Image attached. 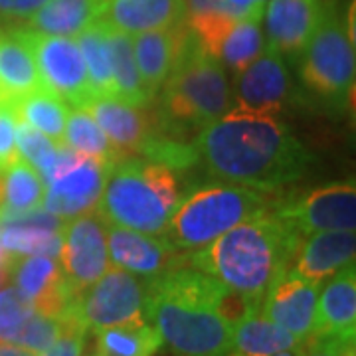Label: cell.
<instances>
[{"mask_svg":"<svg viewBox=\"0 0 356 356\" xmlns=\"http://www.w3.org/2000/svg\"><path fill=\"white\" fill-rule=\"evenodd\" d=\"M22 30L38 65L42 86L72 107H86L93 99V91L76 38L40 34L26 26Z\"/></svg>","mask_w":356,"mask_h":356,"instance_id":"9","label":"cell"},{"mask_svg":"<svg viewBox=\"0 0 356 356\" xmlns=\"http://www.w3.org/2000/svg\"><path fill=\"white\" fill-rule=\"evenodd\" d=\"M107 0H48L22 26L40 34L76 38L89 24L102 20Z\"/></svg>","mask_w":356,"mask_h":356,"instance_id":"23","label":"cell"},{"mask_svg":"<svg viewBox=\"0 0 356 356\" xmlns=\"http://www.w3.org/2000/svg\"><path fill=\"white\" fill-rule=\"evenodd\" d=\"M303 343L295 334L285 331L277 323L269 321L259 311L245 317L234 327L232 350L243 356H267Z\"/></svg>","mask_w":356,"mask_h":356,"instance_id":"27","label":"cell"},{"mask_svg":"<svg viewBox=\"0 0 356 356\" xmlns=\"http://www.w3.org/2000/svg\"><path fill=\"white\" fill-rule=\"evenodd\" d=\"M2 299H4V289H0V303H2Z\"/></svg>","mask_w":356,"mask_h":356,"instance_id":"44","label":"cell"},{"mask_svg":"<svg viewBox=\"0 0 356 356\" xmlns=\"http://www.w3.org/2000/svg\"><path fill=\"white\" fill-rule=\"evenodd\" d=\"M16 129L18 117L13 105H0V172L8 170L20 161L18 145H16Z\"/></svg>","mask_w":356,"mask_h":356,"instance_id":"35","label":"cell"},{"mask_svg":"<svg viewBox=\"0 0 356 356\" xmlns=\"http://www.w3.org/2000/svg\"><path fill=\"white\" fill-rule=\"evenodd\" d=\"M178 202L170 166L121 154L107 172L95 212L105 224L159 236L166 232Z\"/></svg>","mask_w":356,"mask_h":356,"instance_id":"4","label":"cell"},{"mask_svg":"<svg viewBox=\"0 0 356 356\" xmlns=\"http://www.w3.org/2000/svg\"><path fill=\"white\" fill-rule=\"evenodd\" d=\"M318 337L355 341L356 334V271L355 264L343 267L321 285L315 331Z\"/></svg>","mask_w":356,"mask_h":356,"instance_id":"19","label":"cell"},{"mask_svg":"<svg viewBox=\"0 0 356 356\" xmlns=\"http://www.w3.org/2000/svg\"><path fill=\"white\" fill-rule=\"evenodd\" d=\"M48 0H0V24H24Z\"/></svg>","mask_w":356,"mask_h":356,"instance_id":"38","label":"cell"},{"mask_svg":"<svg viewBox=\"0 0 356 356\" xmlns=\"http://www.w3.org/2000/svg\"><path fill=\"white\" fill-rule=\"evenodd\" d=\"M16 145H18L20 159L32 166L34 170H38L44 182H48L54 172L58 151L62 145L54 143L50 137L42 135L40 131L26 125L20 119H18V129H16Z\"/></svg>","mask_w":356,"mask_h":356,"instance_id":"32","label":"cell"},{"mask_svg":"<svg viewBox=\"0 0 356 356\" xmlns=\"http://www.w3.org/2000/svg\"><path fill=\"white\" fill-rule=\"evenodd\" d=\"M271 208L267 192L240 184H212L180 200L165 236L182 252L206 248L222 234Z\"/></svg>","mask_w":356,"mask_h":356,"instance_id":"6","label":"cell"},{"mask_svg":"<svg viewBox=\"0 0 356 356\" xmlns=\"http://www.w3.org/2000/svg\"><path fill=\"white\" fill-rule=\"evenodd\" d=\"M10 259H13V255L8 254V252L2 248V243H0V289H4V287L10 283V277H8Z\"/></svg>","mask_w":356,"mask_h":356,"instance_id":"41","label":"cell"},{"mask_svg":"<svg viewBox=\"0 0 356 356\" xmlns=\"http://www.w3.org/2000/svg\"><path fill=\"white\" fill-rule=\"evenodd\" d=\"M83 109L99 123L121 154L143 153L145 145L154 137L151 121L139 113V107L117 97H93Z\"/></svg>","mask_w":356,"mask_h":356,"instance_id":"21","label":"cell"},{"mask_svg":"<svg viewBox=\"0 0 356 356\" xmlns=\"http://www.w3.org/2000/svg\"><path fill=\"white\" fill-rule=\"evenodd\" d=\"M64 145L76 153L93 156V159H103V161H117L121 156L109 137L103 133L99 123L83 107L70 109L67 123H65Z\"/></svg>","mask_w":356,"mask_h":356,"instance_id":"31","label":"cell"},{"mask_svg":"<svg viewBox=\"0 0 356 356\" xmlns=\"http://www.w3.org/2000/svg\"><path fill=\"white\" fill-rule=\"evenodd\" d=\"M105 234L109 264L143 280H154L186 261L182 250L165 234H143L111 224H105Z\"/></svg>","mask_w":356,"mask_h":356,"instance_id":"13","label":"cell"},{"mask_svg":"<svg viewBox=\"0 0 356 356\" xmlns=\"http://www.w3.org/2000/svg\"><path fill=\"white\" fill-rule=\"evenodd\" d=\"M194 147L212 177L267 194L305 177L315 161L277 115L240 109L204 125Z\"/></svg>","mask_w":356,"mask_h":356,"instance_id":"1","label":"cell"},{"mask_svg":"<svg viewBox=\"0 0 356 356\" xmlns=\"http://www.w3.org/2000/svg\"><path fill=\"white\" fill-rule=\"evenodd\" d=\"M232 14L236 18H254L261 20L264 18V4H259L257 0H226Z\"/></svg>","mask_w":356,"mask_h":356,"instance_id":"40","label":"cell"},{"mask_svg":"<svg viewBox=\"0 0 356 356\" xmlns=\"http://www.w3.org/2000/svg\"><path fill=\"white\" fill-rule=\"evenodd\" d=\"M99 353L105 356H154L163 339L153 323L119 325L95 331Z\"/></svg>","mask_w":356,"mask_h":356,"instance_id":"30","label":"cell"},{"mask_svg":"<svg viewBox=\"0 0 356 356\" xmlns=\"http://www.w3.org/2000/svg\"><path fill=\"white\" fill-rule=\"evenodd\" d=\"M107 42L111 54V74L117 99L133 107H145L151 103V95L140 81L135 54H133V36L107 24Z\"/></svg>","mask_w":356,"mask_h":356,"instance_id":"25","label":"cell"},{"mask_svg":"<svg viewBox=\"0 0 356 356\" xmlns=\"http://www.w3.org/2000/svg\"><path fill=\"white\" fill-rule=\"evenodd\" d=\"M14 113L26 125L40 131L42 135L50 137L54 143L64 145L65 123L70 115V105L51 93L50 89L42 88L28 93L20 102L13 105Z\"/></svg>","mask_w":356,"mask_h":356,"instance_id":"28","label":"cell"},{"mask_svg":"<svg viewBox=\"0 0 356 356\" xmlns=\"http://www.w3.org/2000/svg\"><path fill=\"white\" fill-rule=\"evenodd\" d=\"M161 91L163 115L180 127L202 129L232 105L226 67L204 50L191 30Z\"/></svg>","mask_w":356,"mask_h":356,"instance_id":"5","label":"cell"},{"mask_svg":"<svg viewBox=\"0 0 356 356\" xmlns=\"http://www.w3.org/2000/svg\"><path fill=\"white\" fill-rule=\"evenodd\" d=\"M62 331H64V318L48 317V315L32 311L30 317L24 321L14 344H18L20 348H24L32 355L40 356L58 341Z\"/></svg>","mask_w":356,"mask_h":356,"instance_id":"33","label":"cell"},{"mask_svg":"<svg viewBox=\"0 0 356 356\" xmlns=\"http://www.w3.org/2000/svg\"><path fill=\"white\" fill-rule=\"evenodd\" d=\"M257 311V301L192 266L149 280V321L175 356H226L234 327Z\"/></svg>","mask_w":356,"mask_h":356,"instance_id":"2","label":"cell"},{"mask_svg":"<svg viewBox=\"0 0 356 356\" xmlns=\"http://www.w3.org/2000/svg\"><path fill=\"white\" fill-rule=\"evenodd\" d=\"M275 214L301 238L325 229H356V184L337 182L280 204Z\"/></svg>","mask_w":356,"mask_h":356,"instance_id":"10","label":"cell"},{"mask_svg":"<svg viewBox=\"0 0 356 356\" xmlns=\"http://www.w3.org/2000/svg\"><path fill=\"white\" fill-rule=\"evenodd\" d=\"M60 266L65 281L76 293L83 291L109 269L105 222L99 216L86 214L74 218L62 229Z\"/></svg>","mask_w":356,"mask_h":356,"instance_id":"12","label":"cell"},{"mask_svg":"<svg viewBox=\"0 0 356 356\" xmlns=\"http://www.w3.org/2000/svg\"><path fill=\"white\" fill-rule=\"evenodd\" d=\"M46 182L22 159L0 172V224L42 208Z\"/></svg>","mask_w":356,"mask_h":356,"instance_id":"24","label":"cell"},{"mask_svg":"<svg viewBox=\"0 0 356 356\" xmlns=\"http://www.w3.org/2000/svg\"><path fill=\"white\" fill-rule=\"evenodd\" d=\"M204 14H229V16H234L226 0H184V18L204 16Z\"/></svg>","mask_w":356,"mask_h":356,"instance_id":"39","label":"cell"},{"mask_svg":"<svg viewBox=\"0 0 356 356\" xmlns=\"http://www.w3.org/2000/svg\"><path fill=\"white\" fill-rule=\"evenodd\" d=\"M355 229L315 232L299 243L289 267L305 280L325 283L343 267L355 264Z\"/></svg>","mask_w":356,"mask_h":356,"instance_id":"17","label":"cell"},{"mask_svg":"<svg viewBox=\"0 0 356 356\" xmlns=\"http://www.w3.org/2000/svg\"><path fill=\"white\" fill-rule=\"evenodd\" d=\"M91 356H105V355H102V353H97V355H91Z\"/></svg>","mask_w":356,"mask_h":356,"instance_id":"47","label":"cell"},{"mask_svg":"<svg viewBox=\"0 0 356 356\" xmlns=\"http://www.w3.org/2000/svg\"><path fill=\"white\" fill-rule=\"evenodd\" d=\"M301 353H303V343H299L297 346H291V348H285V350H277V353L267 356H301Z\"/></svg>","mask_w":356,"mask_h":356,"instance_id":"43","label":"cell"},{"mask_svg":"<svg viewBox=\"0 0 356 356\" xmlns=\"http://www.w3.org/2000/svg\"><path fill=\"white\" fill-rule=\"evenodd\" d=\"M356 76L355 32L334 6H325L305 51L299 56V77L309 91L331 103L346 107L353 99Z\"/></svg>","mask_w":356,"mask_h":356,"instance_id":"7","label":"cell"},{"mask_svg":"<svg viewBox=\"0 0 356 356\" xmlns=\"http://www.w3.org/2000/svg\"><path fill=\"white\" fill-rule=\"evenodd\" d=\"M42 88L38 65L22 26L0 28V103L14 105Z\"/></svg>","mask_w":356,"mask_h":356,"instance_id":"18","label":"cell"},{"mask_svg":"<svg viewBox=\"0 0 356 356\" xmlns=\"http://www.w3.org/2000/svg\"><path fill=\"white\" fill-rule=\"evenodd\" d=\"M355 348V341L337 339V337H318L311 334L303 341L301 356H346Z\"/></svg>","mask_w":356,"mask_h":356,"instance_id":"37","label":"cell"},{"mask_svg":"<svg viewBox=\"0 0 356 356\" xmlns=\"http://www.w3.org/2000/svg\"><path fill=\"white\" fill-rule=\"evenodd\" d=\"M0 356H36L32 353H28L24 348H20L18 344L13 343H2L0 341Z\"/></svg>","mask_w":356,"mask_h":356,"instance_id":"42","label":"cell"},{"mask_svg":"<svg viewBox=\"0 0 356 356\" xmlns=\"http://www.w3.org/2000/svg\"><path fill=\"white\" fill-rule=\"evenodd\" d=\"M62 318H74L88 331L149 321V280L111 266L99 280L76 295Z\"/></svg>","mask_w":356,"mask_h":356,"instance_id":"8","label":"cell"},{"mask_svg":"<svg viewBox=\"0 0 356 356\" xmlns=\"http://www.w3.org/2000/svg\"><path fill=\"white\" fill-rule=\"evenodd\" d=\"M79 51L88 70L89 88L93 97H113V74H111V54L107 42V24L95 20L76 36Z\"/></svg>","mask_w":356,"mask_h":356,"instance_id":"29","label":"cell"},{"mask_svg":"<svg viewBox=\"0 0 356 356\" xmlns=\"http://www.w3.org/2000/svg\"><path fill=\"white\" fill-rule=\"evenodd\" d=\"M88 329H83L74 318H64V331L58 341L40 356H81Z\"/></svg>","mask_w":356,"mask_h":356,"instance_id":"36","label":"cell"},{"mask_svg":"<svg viewBox=\"0 0 356 356\" xmlns=\"http://www.w3.org/2000/svg\"><path fill=\"white\" fill-rule=\"evenodd\" d=\"M102 20L125 34H143L184 22V0H107Z\"/></svg>","mask_w":356,"mask_h":356,"instance_id":"22","label":"cell"},{"mask_svg":"<svg viewBox=\"0 0 356 356\" xmlns=\"http://www.w3.org/2000/svg\"><path fill=\"white\" fill-rule=\"evenodd\" d=\"M346 356H356L355 355V348H353V350H348V355H346Z\"/></svg>","mask_w":356,"mask_h":356,"instance_id":"46","label":"cell"},{"mask_svg":"<svg viewBox=\"0 0 356 356\" xmlns=\"http://www.w3.org/2000/svg\"><path fill=\"white\" fill-rule=\"evenodd\" d=\"M257 2H259V4H264V6H266L267 2H269V0H257Z\"/></svg>","mask_w":356,"mask_h":356,"instance_id":"45","label":"cell"},{"mask_svg":"<svg viewBox=\"0 0 356 356\" xmlns=\"http://www.w3.org/2000/svg\"><path fill=\"white\" fill-rule=\"evenodd\" d=\"M234 83L232 109L257 115H280L291 91L283 56L267 44L252 64L236 74Z\"/></svg>","mask_w":356,"mask_h":356,"instance_id":"14","label":"cell"},{"mask_svg":"<svg viewBox=\"0 0 356 356\" xmlns=\"http://www.w3.org/2000/svg\"><path fill=\"white\" fill-rule=\"evenodd\" d=\"M321 285L301 277L289 267L264 293L259 315L305 341L315 331Z\"/></svg>","mask_w":356,"mask_h":356,"instance_id":"15","label":"cell"},{"mask_svg":"<svg viewBox=\"0 0 356 356\" xmlns=\"http://www.w3.org/2000/svg\"><path fill=\"white\" fill-rule=\"evenodd\" d=\"M266 48V36L261 30V20L238 18L218 40L212 56L229 72L240 74L243 67L254 62Z\"/></svg>","mask_w":356,"mask_h":356,"instance_id":"26","label":"cell"},{"mask_svg":"<svg viewBox=\"0 0 356 356\" xmlns=\"http://www.w3.org/2000/svg\"><path fill=\"white\" fill-rule=\"evenodd\" d=\"M321 0H269L264 8L266 44L281 56L299 60L323 20Z\"/></svg>","mask_w":356,"mask_h":356,"instance_id":"16","label":"cell"},{"mask_svg":"<svg viewBox=\"0 0 356 356\" xmlns=\"http://www.w3.org/2000/svg\"><path fill=\"white\" fill-rule=\"evenodd\" d=\"M186 36L188 26L184 22L133 36V54L140 81L151 97H154L163 88Z\"/></svg>","mask_w":356,"mask_h":356,"instance_id":"20","label":"cell"},{"mask_svg":"<svg viewBox=\"0 0 356 356\" xmlns=\"http://www.w3.org/2000/svg\"><path fill=\"white\" fill-rule=\"evenodd\" d=\"M34 309L14 287L4 289V299L0 303V341L13 343L22 329L24 321Z\"/></svg>","mask_w":356,"mask_h":356,"instance_id":"34","label":"cell"},{"mask_svg":"<svg viewBox=\"0 0 356 356\" xmlns=\"http://www.w3.org/2000/svg\"><path fill=\"white\" fill-rule=\"evenodd\" d=\"M0 105H2V103H0Z\"/></svg>","mask_w":356,"mask_h":356,"instance_id":"48","label":"cell"},{"mask_svg":"<svg viewBox=\"0 0 356 356\" xmlns=\"http://www.w3.org/2000/svg\"><path fill=\"white\" fill-rule=\"evenodd\" d=\"M301 242L303 238L269 208L196 250L188 266L261 305L267 287L289 269Z\"/></svg>","mask_w":356,"mask_h":356,"instance_id":"3","label":"cell"},{"mask_svg":"<svg viewBox=\"0 0 356 356\" xmlns=\"http://www.w3.org/2000/svg\"><path fill=\"white\" fill-rule=\"evenodd\" d=\"M113 163L79 154L76 163L46 182L42 210L64 222L95 212L105 178Z\"/></svg>","mask_w":356,"mask_h":356,"instance_id":"11","label":"cell"}]
</instances>
